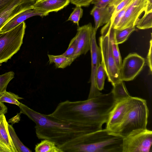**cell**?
Masks as SVG:
<instances>
[{
    "mask_svg": "<svg viewBox=\"0 0 152 152\" xmlns=\"http://www.w3.org/2000/svg\"><path fill=\"white\" fill-rule=\"evenodd\" d=\"M7 107L3 102H0V115L5 114L7 113Z\"/></svg>",
    "mask_w": 152,
    "mask_h": 152,
    "instance_id": "8d00e7d4",
    "label": "cell"
},
{
    "mask_svg": "<svg viewBox=\"0 0 152 152\" xmlns=\"http://www.w3.org/2000/svg\"><path fill=\"white\" fill-rule=\"evenodd\" d=\"M44 16L43 13L34 8L25 10L9 20L0 30V33L7 31L16 27L27 19L35 16Z\"/></svg>",
    "mask_w": 152,
    "mask_h": 152,
    "instance_id": "2e32d148",
    "label": "cell"
},
{
    "mask_svg": "<svg viewBox=\"0 0 152 152\" xmlns=\"http://www.w3.org/2000/svg\"><path fill=\"white\" fill-rule=\"evenodd\" d=\"M34 150L36 152H63L54 142L46 139L42 140L37 144Z\"/></svg>",
    "mask_w": 152,
    "mask_h": 152,
    "instance_id": "44dd1931",
    "label": "cell"
},
{
    "mask_svg": "<svg viewBox=\"0 0 152 152\" xmlns=\"http://www.w3.org/2000/svg\"><path fill=\"white\" fill-rule=\"evenodd\" d=\"M78 36L76 34L71 40L66 50L62 54L67 57H72L76 50Z\"/></svg>",
    "mask_w": 152,
    "mask_h": 152,
    "instance_id": "f1b7e54d",
    "label": "cell"
},
{
    "mask_svg": "<svg viewBox=\"0 0 152 152\" xmlns=\"http://www.w3.org/2000/svg\"><path fill=\"white\" fill-rule=\"evenodd\" d=\"M124 137L102 129L90 133L85 143L73 147L68 152H122Z\"/></svg>",
    "mask_w": 152,
    "mask_h": 152,
    "instance_id": "3957f363",
    "label": "cell"
},
{
    "mask_svg": "<svg viewBox=\"0 0 152 152\" xmlns=\"http://www.w3.org/2000/svg\"><path fill=\"white\" fill-rule=\"evenodd\" d=\"M123 0H113L107 6L111 11L112 14L116 7Z\"/></svg>",
    "mask_w": 152,
    "mask_h": 152,
    "instance_id": "e575fe53",
    "label": "cell"
},
{
    "mask_svg": "<svg viewBox=\"0 0 152 152\" xmlns=\"http://www.w3.org/2000/svg\"><path fill=\"white\" fill-rule=\"evenodd\" d=\"M144 14L136 23V27L139 29H145L152 27V11L144 12Z\"/></svg>",
    "mask_w": 152,
    "mask_h": 152,
    "instance_id": "603a6c76",
    "label": "cell"
},
{
    "mask_svg": "<svg viewBox=\"0 0 152 152\" xmlns=\"http://www.w3.org/2000/svg\"><path fill=\"white\" fill-rule=\"evenodd\" d=\"M23 99L18 95L10 92L4 91L0 94V102L10 104H15L19 106L20 102L18 100Z\"/></svg>",
    "mask_w": 152,
    "mask_h": 152,
    "instance_id": "d4e9b609",
    "label": "cell"
},
{
    "mask_svg": "<svg viewBox=\"0 0 152 152\" xmlns=\"http://www.w3.org/2000/svg\"><path fill=\"white\" fill-rule=\"evenodd\" d=\"M0 152H4L3 150L0 148Z\"/></svg>",
    "mask_w": 152,
    "mask_h": 152,
    "instance_id": "f35d334b",
    "label": "cell"
},
{
    "mask_svg": "<svg viewBox=\"0 0 152 152\" xmlns=\"http://www.w3.org/2000/svg\"><path fill=\"white\" fill-rule=\"evenodd\" d=\"M15 77V73L12 71L0 75V94L6 90L8 85Z\"/></svg>",
    "mask_w": 152,
    "mask_h": 152,
    "instance_id": "4316f807",
    "label": "cell"
},
{
    "mask_svg": "<svg viewBox=\"0 0 152 152\" xmlns=\"http://www.w3.org/2000/svg\"><path fill=\"white\" fill-rule=\"evenodd\" d=\"M90 14L94 18L96 33L99 27L110 21L112 16V12L107 6L99 7L94 5Z\"/></svg>",
    "mask_w": 152,
    "mask_h": 152,
    "instance_id": "e0dca14e",
    "label": "cell"
},
{
    "mask_svg": "<svg viewBox=\"0 0 152 152\" xmlns=\"http://www.w3.org/2000/svg\"><path fill=\"white\" fill-rule=\"evenodd\" d=\"M83 10L81 7L76 6L67 21H70L79 26V21L83 15Z\"/></svg>",
    "mask_w": 152,
    "mask_h": 152,
    "instance_id": "83f0119b",
    "label": "cell"
},
{
    "mask_svg": "<svg viewBox=\"0 0 152 152\" xmlns=\"http://www.w3.org/2000/svg\"><path fill=\"white\" fill-rule=\"evenodd\" d=\"M99 38L101 61L108 81L113 86L120 80V69L113 54L109 37L108 28L105 25L101 29Z\"/></svg>",
    "mask_w": 152,
    "mask_h": 152,
    "instance_id": "8992f818",
    "label": "cell"
},
{
    "mask_svg": "<svg viewBox=\"0 0 152 152\" xmlns=\"http://www.w3.org/2000/svg\"><path fill=\"white\" fill-rule=\"evenodd\" d=\"M94 0H70V3L76 6L88 7Z\"/></svg>",
    "mask_w": 152,
    "mask_h": 152,
    "instance_id": "4dcf8cb0",
    "label": "cell"
},
{
    "mask_svg": "<svg viewBox=\"0 0 152 152\" xmlns=\"http://www.w3.org/2000/svg\"><path fill=\"white\" fill-rule=\"evenodd\" d=\"M135 30V27H131L122 30L115 29V37L118 44L124 42L130 34Z\"/></svg>",
    "mask_w": 152,
    "mask_h": 152,
    "instance_id": "484cf974",
    "label": "cell"
},
{
    "mask_svg": "<svg viewBox=\"0 0 152 152\" xmlns=\"http://www.w3.org/2000/svg\"><path fill=\"white\" fill-rule=\"evenodd\" d=\"M132 102V96L116 102L110 112L106 123L105 128L118 134L119 128L129 109Z\"/></svg>",
    "mask_w": 152,
    "mask_h": 152,
    "instance_id": "ba28073f",
    "label": "cell"
},
{
    "mask_svg": "<svg viewBox=\"0 0 152 152\" xmlns=\"http://www.w3.org/2000/svg\"><path fill=\"white\" fill-rule=\"evenodd\" d=\"M8 127L12 143L17 152H31L32 151L20 141L12 126L8 124Z\"/></svg>",
    "mask_w": 152,
    "mask_h": 152,
    "instance_id": "7402d4cb",
    "label": "cell"
},
{
    "mask_svg": "<svg viewBox=\"0 0 152 152\" xmlns=\"http://www.w3.org/2000/svg\"><path fill=\"white\" fill-rule=\"evenodd\" d=\"M113 0H94L91 3V4H94L97 7H107Z\"/></svg>",
    "mask_w": 152,
    "mask_h": 152,
    "instance_id": "1f68e13d",
    "label": "cell"
},
{
    "mask_svg": "<svg viewBox=\"0 0 152 152\" xmlns=\"http://www.w3.org/2000/svg\"><path fill=\"white\" fill-rule=\"evenodd\" d=\"M152 131L147 128L134 131L123 139L122 152H151Z\"/></svg>",
    "mask_w": 152,
    "mask_h": 152,
    "instance_id": "52a82bcc",
    "label": "cell"
},
{
    "mask_svg": "<svg viewBox=\"0 0 152 152\" xmlns=\"http://www.w3.org/2000/svg\"><path fill=\"white\" fill-rule=\"evenodd\" d=\"M35 0H14L0 13V30L9 20L19 14L33 8Z\"/></svg>",
    "mask_w": 152,
    "mask_h": 152,
    "instance_id": "7c38bea8",
    "label": "cell"
},
{
    "mask_svg": "<svg viewBox=\"0 0 152 152\" xmlns=\"http://www.w3.org/2000/svg\"><path fill=\"white\" fill-rule=\"evenodd\" d=\"M50 64L54 63L57 68L64 69L69 66L75 60L72 58L69 57L62 54L54 55L48 54Z\"/></svg>",
    "mask_w": 152,
    "mask_h": 152,
    "instance_id": "d6986e66",
    "label": "cell"
},
{
    "mask_svg": "<svg viewBox=\"0 0 152 152\" xmlns=\"http://www.w3.org/2000/svg\"><path fill=\"white\" fill-rule=\"evenodd\" d=\"M106 76L104 69L101 62L97 68L95 77L96 85L97 89L100 91L104 88V81Z\"/></svg>",
    "mask_w": 152,
    "mask_h": 152,
    "instance_id": "cb8c5ba5",
    "label": "cell"
},
{
    "mask_svg": "<svg viewBox=\"0 0 152 152\" xmlns=\"http://www.w3.org/2000/svg\"><path fill=\"white\" fill-rule=\"evenodd\" d=\"M146 6L145 0H133L115 29L122 30L135 26L140 15L145 11Z\"/></svg>",
    "mask_w": 152,
    "mask_h": 152,
    "instance_id": "30bf717a",
    "label": "cell"
},
{
    "mask_svg": "<svg viewBox=\"0 0 152 152\" xmlns=\"http://www.w3.org/2000/svg\"><path fill=\"white\" fill-rule=\"evenodd\" d=\"M96 32L94 31L91 38L90 52L91 57V73L90 78L91 86L88 99L93 98L102 93L97 88L95 83V77L97 68L101 60L100 49L97 45Z\"/></svg>",
    "mask_w": 152,
    "mask_h": 152,
    "instance_id": "8fae6325",
    "label": "cell"
},
{
    "mask_svg": "<svg viewBox=\"0 0 152 152\" xmlns=\"http://www.w3.org/2000/svg\"><path fill=\"white\" fill-rule=\"evenodd\" d=\"M133 0H123L115 8L113 12L110 21L113 24L114 18L117 13L125 7L129 5Z\"/></svg>",
    "mask_w": 152,
    "mask_h": 152,
    "instance_id": "f546056e",
    "label": "cell"
},
{
    "mask_svg": "<svg viewBox=\"0 0 152 152\" xmlns=\"http://www.w3.org/2000/svg\"><path fill=\"white\" fill-rule=\"evenodd\" d=\"M36 0V1H40L41 0Z\"/></svg>",
    "mask_w": 152,
    "mask_h": 152,
    "instance_id": "ab89813d",
    "label": "cell"
},
{
    "mask_svg": "<svg viewBox=\"0 0 152 152\" xmlns=\"http://www.w3.org/2000/svg\"><path fill=\"white\" fill-rule=\"evenodd\" d=\"M4 114L0 115V148L4 152H17L10 136Z\"/></svg>",
    "mask_w": 152,
    "mask_h": 152,
    "instance_id": "9a60e30c",
    "label": "cell"
},
{
    "mask_svg": "<svg viewBox=\"0 0 152 152\" xmlns=\"http://www.w3.org/2000/svg\"><path fill=\"white\" fill-rule=\"evenodd\" d=\"M146 2V9L148 10L152 9V0H145Z\"/></svg>",
    "mask_w": 152,
    "mask_h": 152,
    "instance_id": "74e56055",
    "label": "cell"
},
{
    "mask_svg": "<svg viewBox=\"0 0 152 152\" xmlns=\"http://www.w3.org/2000/svg\"><path fill=\"white\" fill-rule=\"evenodd\" d=\"M145 63L144 58L137 54H129L122 63L120 71V80H133L142 69Z\"/></svg>",
    "mask_w": 152,
    "mask_h": 152,
    "instance_id": "9c48e42d",
    "label": "cell"
},
{
    "mask_svg": "<svg viewBox=\"0 0 152 152\" xmlns=\"http://www.w3.org/2000/svg\"><path fill=\"white\" fill-rule=\"evenodd\" d=\"M149 112L145 100L132 97V104L119 128L118 134L124 137L134 131L147 129Z\"/></svg>",
    "mask_w": 152,
    "mask_h": 152,
    "instance_id": "277c9868",
    "label": "cell"
},
{
    "mask_svg": "<svg viewBox=\"0 0 152 152\" xmlns=\"http://www.w3.org/2000/svg\"><path fill=\"white\" fill-rule=\"evenodd\" d=\"M21 113H22L20 112V113L18 114L17 115L9 120L7 122L8 123H11L13 124L15 123L18 122L20 120V115Z\"/></svg>",
    "mask_w": 152,
    "mask_h": 152,
    "instance_id": "d590c367",
    "label": "cell"
},
{
    "mask_svg": "<svg viewBox=\"0 0 152 152\" xmlns=\"http://www.w3.org/2000/svg\"><path fill=\"white\" fill-rule=\"evenodd\" d=\"M152 41L151 39L150 42V47L148 51V53L147 57V59L148 64L149 67L150 71L151 72L152 70Z\"/></svg>",
    "mask_w": 152,
    "mask_h": 152,
    "instance_id": "d6a6232c",
    "label": "cell"
},
{
    "mask_svg": "<svg viewBox=\"0 0 152 152\" xmlns=\"http://www.w3.org/2000/svg\"><path fill=\"white\" fill-rule=\"evenodd\" d=\"M70 3V0H41L36 1L34 8L43 13L45 17L50 12L61 10Z\"/></svg>",
    "mask_w": 152,
    "mask_h": 152,
    "instance_id": "5bb4252c",
    "label": "cell"
},
{
    "mask_svg": "<svg viewBox=\"0 0 152 152\" xmlns=\"http://www.w3.org/2000/svg\"><path fill=\"white\" fill-rule=\"evenodd\" d=\"M26 28L23 21L7 31L0 33V64L7 62L20 50Z\"/></svg>",
    "mask_w": 152,
    "mask_h": 152,
    "instance_id": "5b68a950",
    "label": "cell"
},
{
    "mask_svg": "<svg viewBox=\"0 0 152 152\" xmlns=\"http://www.w3.org/2000/svg\"><path fill=\"white\" fill-rule=\"evenodd\" d=\"M19 107L22 113L35 123L38 138L52 141L63 152H68L73 147L85 143L89 133L102 129L99 126L77 124L60 120L50 114H42L22 103Z\"/></svg>",
    "mask_w": 152,
    "mask_h": 152,
    "instance_id": "6da1fadb",
    "label": "cell"
},
{
    "mask_svg": "<svg viewBox=\"0 0 152 152\" xmlns=\"http://www.w3.org/2000/svg\"><path fill=\"white\" fill-rule=\"evenodd\" d=\"M94 27L91 23L81 26H78L77 34L78 43L76 50L72 56L75 60L82 54H86L90 50L91 38Z\"/></svg>",
    "mask_w": 152,
    "mask_h": 152,
    "instance_id": "4fadbf2b",
    "label": "cell"
},
{
    "mask_svg": "<svg viewBox=\"0 0 152 152\" xmlns=\"http://www.w3.org/2000/svg\"><path fill=\"white\" fill-rule=\"evenodd\" d=\"M116 102L111 92L84 100H66L59 103L52 114L66 122L102 127Z\"/></svg>",
    "mask_w": 152,
    "mask_h": 152,
    "instance_id": "7a4b0ae2",
    "label": "cell"
},
{
    "mask_svg": "<svg viewBox=\"0 0 152 152\" xmlns=\"http://www.w3.org/2000/svg\"><path fill=\"white\" fill-rule=\"evenodd\" d=\"M14 0H0V13L5 9Z\"/></svg>",
    "mask_w": 152,
    "mask_h": 152,
    "instance_id": "836d02e7",
    "label": "cell"
},
{
    "mask_svg": "<svg viewBox=\"0 0 152 152\" xmlns=\"http://www.w3.org/2000/svg\"><path fill=\"white\" fill-rule=\"evenodd\" d=\"M106 25L107 27L109 39L111 45L113 55L117 65L120 69L122 64L121 58L120 53L118 44L117 43L115 35V29L112 26L110 20Z\"/></svg>",
    "mask_w": 152,
    "mask_h": 152,
    "instance_id": "ac0fdd59",
    "label": "cell"
},
{
    "mask_svg": "<svg viewBox=\"0 0 152 152\" xmlns=\"http://www.w3.org/2000/svg\"><path fill=\"white\" fill-rule=\"evenodd\" d=\"M111 92L116 102L128 99L131 96L124 81L120 80L113 86Z\"/></svg>",
    "mask_w": 152,
    "mask_h": 152,
    "instance_id": "ffe728a7",
    "label": "cell"
}]
</instances>
